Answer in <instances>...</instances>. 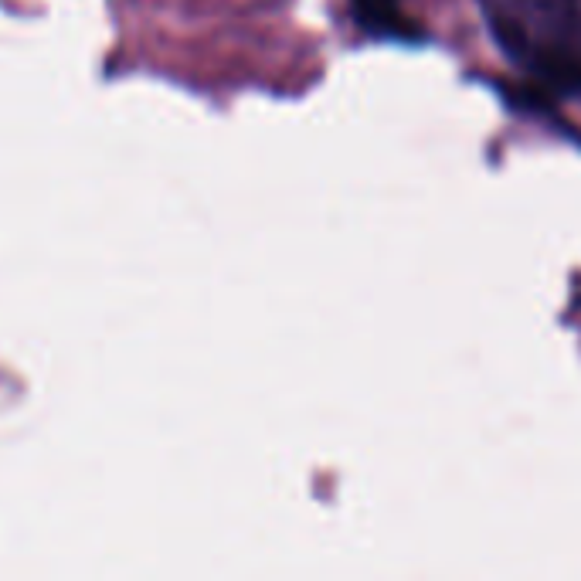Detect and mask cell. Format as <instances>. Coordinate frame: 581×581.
<instances>
[{"label": "cell", "mask_w": 581, "mask_h": 581, "mask_svg": "<svg viewBox=\"0 0 581 581\" xmlns=\"http://www.w3.org/2000/svg\"><path fill=\"white\" fill-rule=\"evenodd\" d=\"M493 41L544 99L581 96V0H480Z\"/></svg>", "instance_id": "6da1fadb"}, {"label": "cell", "mask_w": 581, "mask_h": 581, "mask_svg": "<svg viewBox=\"0 0 581 581\" xmlns=\"http://www.w3.org/2000/svg\"><path fill=\"white\" fill-rule=\"evenodd\" d=\"M350 7H354L357 24L374 38L408 41V45L422 41V28L405 14L401 0H350Z\"/></svg>", "instance_id": "7a4b0ae2"}]
</instances>
